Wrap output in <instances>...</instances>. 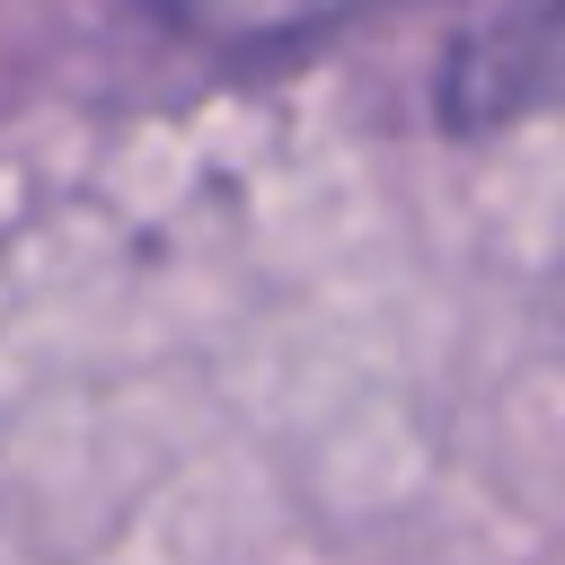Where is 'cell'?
<instances>
[{
    "label": "cell",
    "mask_w": 565,
    "mask_h": 565,
    "mask_svg": "<svg viewBox=\"0 0 565 565\" xmlns=\"http://www.w3.org/2000/svg\"><path fill=\"white\" fill-rule=\"evenodd\" d=\"M150 18H168L177 35L194 44H221V53H265V44H300V35H327L344 18H371L388 0H141Z\"/></svg>",
    "instance_id": "1"
}]
</instances>
